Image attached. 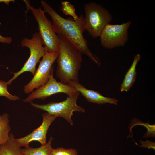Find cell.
Returning <instances> with one entry per match:
<instances>
[{"mask_svg":"<svg viewBox=\"0 0 155 155\" xmlns=\"http://www.w3.org/2000/svg\"><path fill=\"white\" fill-rule=\"evenodd\" d=\"M53 140V137H51L44 145L35 148L29 146L21 149V151L24 155H50L53 149L51 146Z\"/></svg>","mask_w":155,"mask_h":155,"instance_id":"5bb4252c","label":"cell"},{"mask_svg":"<svg viewBox=\"0 0 155 155\" xmlns=\"http://www.w3.org/2000/svg\"><path fill=\"white\" fill-rule=\"evenodd\" d=\"M15 1L13 0H0V3L3 2L7 5H9V3L10 2H14Z\"/></svg>","mask_w":155,"mask_h":155,"instance_id":"ffe728a7","label":"cell"},{"mask_svg":"<svg viewBox=\"0 0 155 155\" xmlns=\"http://www.w3.org/2000/svg\"><path fill=\"white\" fill-rule=\"evenodd\" d=\"M140 58L141 55L140 54H137L135 56L133 62L126 73L121 85L120 88L121 92H127L133 86L136 78V67Z\"/></svg>","mask_w":155,"mask_h":155,"instance_id":"7c38bea8","label":"cell"},{"mask_svg":"<svg viewBox=\"0 0 155 155\" xmlns=\"http://www.w3.org/2000/svg\"><path fill=\"white\" fill-rule=\"evenodd\" d=\"M131 21L121 24H108L105 26L99 37L101 45L106 49L124 46L128 39V30Z\"/></svg>","mask_w":155,"mask_h":155,"instance_id":"52a82bcc","label":"cell"},{"mask_svg":"<svg viewBox=\"0 0 155 155\" xmlns=\"http://www.w3.org/2000/svg\"><path fill=\"white\" fill-rule=\"evenodd\" d=\"M59 50L56 60V75L60 82L67 84L79 82V72L82 61V53L70 43L58 35Z\"/></svg>","mask_w":155,"mask_h":155,"instance_id":"7a4b0ae2","label":"cell"},{"mask_svg":"<svg viewBox=\"0 0 155 155\" xmlns=\"http://www.w3.org/2000/svg\"><path fill=\"white\" fill-rule=\"evenodd\" d=\"M57 117L46 112L42 115V121L40 125L24 137L15 138V141L20 147L29 146L30 143L37 141L43 145L46 143V135L48 129L51 123Z\"/></svg>","mask_w":155,"mask_h":155,"instance_id":"30bf717a","label":"cell"},{"mask_svg":"<svg viewBox=\"0 0 155 155\" xmlns=\"http://www.w3.org/2000/svg\"><path fill=\"white\" fill-rule=\"evenodd\" d=\"M79 94L80 93L77 91L74 94L68 96L65 100L60 102H51L44 104H35L32 101L30 103L31 106L35 108L45 111L49 114L57 117H63L72 125L73 121L71 117L73 115V112H85L84 108L76 104Z\"/></svg>","mask_w":155,"mask_h":155,"instance_id":"5b68a950","label":"cell"},{"mask_svg":"<svg viewBox=\"0 0 155 155\" xmlns=\"http://www.w3.org/2000/svg\"><path fill=\"white\" fill-rule=\"evenodd\" d=\"M40 3L44 13L51 17L56 33L69 42L91 61L100 66V61L90 51L87 40L83 36L85 30L83 16L81 15L76 20L71 18L65 19L59 14L45 1L41 0Z\"/></svg>","mask_w":155,"mask_h":155,"instance_id":"6da1fadb","label":"cell"},{"mask_svg":"<svg viewBox=\"0 0 155 155\" xmlns=\"http://www.w3.org/2000/svg\"><path fill=\"white\" fill-rule=\"evenodd\" d=\"M27 8L30 10L38 24L39 34L42 44L47 52L58 53L59 50V41L58 35L55 30L53 24L44 14L41 7L36 8L26 1Z\"/></svg>","mask_w":155,"mask_h":155,"instance_id":"277c9868","label":"cell"},{"mask_svg":"<svg viewBox=\"0 0 155 155\" xmlns=\"http://www.w3.org/2000/svg\"><path fill=\"white\" fill-rule=\"evenodd\" d=\"M7 82L0 80V96H4L11 101H17L20 100L19 97L16 95H13L9 93L7 90Z\"/></svg>","mask_w":155,"mask_h":155,"instance_id":"e0dca14e","label":"cell"},{"mask_svg":"<svg viewBox=\"0 0 155 155\" xmlns=\"http://www.w3.org/2000/svg\"><path fill=\"white\" fill-rule=\"evenodd\" d=\"M12 41L11 37H4L2 36L0 34V42L3 43L10 44Z\"/></svg>","mask_w":155,"mask_h":155,"instance_id":"d6986e66","label":"cell"},{"mask_svg":"<svg viewBox=\"0 0 155 155\" xmlns=\"http://www.w3.org/2000/svg\"><path fill=\"white\" fill-rule=\"evenodd\" d=\"M9 122L8 113H5L2 115L0 114V145L6 142L9 138L11 129Z\"/></svg>","mask_w":155,"mask_h":155,"instance_id":"9a60e30c","label":"cell"},{"mask_svg":"<svg viewBox=\"0 0 155 155\" xmlns=\"http://www.w3.org/2000/svg\"><path fill=\"white\" fill-rule=\"evenodd\" d=\"M78 152L76 149L71 148L66 149L59 147L53 149L50 155H78Z\"/></svg>","mask_w":155,"mask_h":155,"instance_id":"ac0fdd59","label":"cell"},{"mask_svg":"<svg viewBox=\"0 0 155 155\" xmlns=\"http://www.w3.org/2000/svg\"><path fill=\"white\" fill-rule=\"evenodd\" d=\"M68 84L74 87L89 102L100 105L107 103L117 104V99L104 96L98 92L86 88L79 82L71 81Z\"/></svg>","mask_w":155,"mask_h":155,"instance_id":"8fae6325","label":"cell"},{"mask_svg":"<svg viewBox=\"0 0 155 155\" xmlns=\"http://www.w3.org/2000/svg\"><path fill=\"white\" fill-rule=\"evenodd\" d=\"M84 9L85 30L94 38L99 37L104 27L111 22V15L102 6L93 2L85 4Z\"/></svg>","mask_w":155,"mask_h":155,"instance_id":"3957f363","label":"cell"},{"mask_svg":"<svg viewBox=\"0 0 155 155\" xmlns=\"http://www.w3.org/2000/svg\"><path fill=\"white\" fill-rule=\"evenodd\" d=\"M61 11L66 15L71 16L75 20H77L79 17L76 14L74 6L67 1H61Z\"/></svg>","mask_w":155,"mask_h":155,"instance_id":"2e32d148","label":"cell"},{"mask_svg":"<svg viewBox=\"0 0 155 155\" xmlns=\"http://www.w3.org/2000/svg\"><path fill=\"white\" fill-rule=\"evenodd\" d=\"M42 44L38 32L34 33L31 39L24 38L21 40V45L29 49L30 56L20 70L12 73L13 74V76L7 82L8 85L11 84L19 76L25 72H29L33 75H34L37 64L47 52Z\"/></svg>","mask_w":155,"mask_h":155,"instance_id":"8992f818","label":"cell"},{"mask_svg":"<svg viewBox=\"0 0 155 155\" xmlns=\"http://www.w3.org/2000/svg\"><path fill=\"white\" fill-rule=\"evenodd\" d=\"M15 139L13 133H10L7 141L0 145V155H24Z\"/></svg>","mask_w":155,"mask_h":155,"instance_id":"4fadbf2b","label":"cell"},{"mask_svg":"<svg viewBox=\"0 0 155 155\" xmlns=\"http://www.w3.org/2000/svg\"><path fill=\"white\" fill-rule=\"evenodd\" d=\"M77 92L74 87L69 84L57 81L54 78L53 73L45 84L33 91L23 101L30 103L36 99L44 100L52 95L59 93H65L68 96H71Z\"/></svg>","mask_w":155,"mask_h":155,"instance_id":"9c48e42d","label":"cell"},{"mask_svg":"<svg viewBox=\"0 0 155 155\" xmlns=\"http://www.w3.org/2000/svg\"><path fill=\"white\" fill-rule=\"evenodd\" d=\"M58 53H52L47 52L40 61L39 67L30 81L25 86L24 92L29 94L35 88H38L45 84L53 73V64L56 60Z\"/></svg>","mask_w":155,"mask_h":155,"instance_id":"ba28073f","label":"cell"}]
</instances>
